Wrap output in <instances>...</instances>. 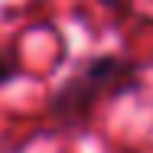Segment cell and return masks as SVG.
<instances>
[{
	"label": "cell",
	"instance_id": "cell-3",
	"mask_svg": "<svg viewBox=\"0 0 153 153\" xmlns=\"http://www.w3.org/2000/svg\"><path fill=\"white\" fill-rule=\"evenodd\" d=\"M104 7H121V3H127V0H101Z\"/></svg>",
	"mask_w": 153,
	"mask_h": 153
},
{
	"label": "cell",
	"instance_id": "cell-2",
	"mask_svg": "<svg viewBox=\"0 0 153 153\" xmlns=\"http://www.w3.org/2000/svg\"><path fill=\"white\" fill-rule=\"evenodd\" d=\"M16 72H20V68H16V59H10L7 52H0V88H3L7 82H13Z\"/></svg>",
	"mask_w": 153,
	"mask_h": 153
},
{
	"label": "cell",
	"instance_id": "cell-1",
	"mask_svg": "<svg viewBox=\"0 0 153 153\" xmlns=\"http://www.w3.org/2000/svg\"><path fill=\"white\" fill-rule=\"evenodd\" d=\"M140 88V65L124 56H94L88 59L59 91L52 94V114L68 127H78L91 117L101 98H114Z\"/></svg>",
	"mask_w": 153,
	"mask_h": 153
}]
</instances>
